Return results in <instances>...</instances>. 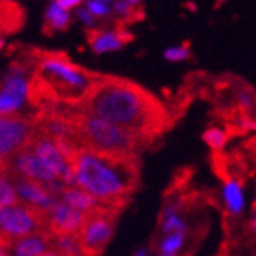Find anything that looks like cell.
Wrapping results in <instances>:
<instances>
[{
	"mask_svg": "<svg viewBox=\"0 0 256 256\" xmlns=\"http://www.w3.org/2000/svg\"><path fill=\"white\" fill-rule=\"evenodd\" d=\"M252 210H254V214H252V230L256 232V200H254V205H252Z\"/></svg>",
	"mask_w": 256,
	"mask_h": 256,
	"instance_id": "cell-28",
	"label": "cell"
},
{
	"mask_svg": "<svg viewBox=\"0 0 256 256\" xmlns=\"http://www.w3.org/2000/svg\"><path fill=\"white\" fill-rule=\"evenodd\" d=\"M42 256H59V254H57V252H55V251H48V252H46V254H42Z\"/></svg>",
	"mask_w": 256,
	"mask_h": 256,
	"instance_id": "cell-30",
	"label": "cell"
},
{
	"mask_svg": "<svg viewBox=\"0 0 256 256\" xmlns=\"http://www.w3.org/2000/svg\"><path fill=\"white\" fill-rule=\"evenodd\" d=\"M50 246L59 256H86L77 236H52Z\"/></svg>",
	"mask_w": 256,
	"mask_h": 256,
	"instance_id": "cell-19",
	"label": "cell"
},
{
	"mask_svg": "<svg viewBox=\"0 0 256 256\" xmlns=\"http://www.w3.org/2000/svg\"><path fill=\"white\" fill-rule=\"evenodd\" d=\"M224 200L225 205L232 214H240L244 210V192H242L240 183L234 178L225 176L224 183Z\"/></svg>",
	"mask_w": 256,
	"mask_h": 256,
	"instance_id": "cell-18",
	"label": "cell"
},
{
	"mask_svg": "<svg viewBox=\"0 0 256 256\" xmlns=\"http://www.w3.org/2000/svg\"><path fill=\"white\" fill-rule=\"evenodd\" d=\"M188 57H190V46H188V42L165 50V59L170 60V62H180V60H185Z\"/></svg>",
	"mask_w": 256,
	"mask_h": 256,
	"instance_id": "cell-25",
	"label": "cell"
},
{
	"mask_svg": "<svg viewBox=\"0 0 256 256\" xmlns=\"http://www.w3.org/2000/svg\"><path fill=\"white\" fill-rule=\"evenodd\" d=\"M88 214L74 210L62 202H57L44 214V232H48L50 236H77Z\"/></svg>",
	"mask_w": 256,
	"mask_h": 256,
	"instance_id": "cell-10",
	"label": "cell"
},
{
	"mask_svg": "<svg viewBox=\"0 0 256 256\" xmlns=\"http://www.w3.org/2000/svg\"><path fill=\"white\" fill-rule=\"evenodd\" d=\"M134 40V35L121 26H114L110 30H90L88 32V44L94 54H106L116 52Z\"/></svg>",
	"mask_w": 256,
	"mask_h": 256,
	"instance_id": "cell-12",
	"label": "cell"
},
{
	"mask_svg": "<svg viewBox=\"0 0 256 256\" xmlns=\"http://www.w3.org/2000/svg\"><path fill=\"white\" fill-rule=\"evenodd\" d=\"M134 256H146V247H143V249H141V251L139 252H136V254Z\"/></svg>",
	"mask_w": 256,
	"mask_h": 256,
	"instance_id": "cell-29",
	"label": "cell"
},
{
	"mask_svg": "<svg viewBox=\"0 0 256 256\" xmlns=\"http://www.w3.org/2000/svg\"><path fill=\"white\" fill-rule=\"evenodd\" d=\"M55 4L59 6V8H62L64 11H70V10H77V8H80V2L79 0H55Z\"/></svg>",
	"mask_w": 256,
	"mask_h": 256,
	"instance_id": "cell-27",
	"label": "cell"
},
{
	"mask_svg": "<svg viewBox=\"0 0 256 256\" xmlns=\"http://www.w3.org/2000/svg\"><path fill=\"white\" fill-rule=\"evenodd\" d=\"M160 225H161V230H163V232H166V234L185 232V229H187L185 220H183V216L180 214V210H178V207L174 205V203H168V205H165L163 212H161Z\"/></svg>",
	"mask_w": 256,
	"mask_h": 256,
	"instance_id": "cell-17",
	"label": "cell"
},
{
	"mask_svg": "<svg viewBox=\"0 0 256 256\" xmlns=\"http://www.w3.org/2000/svg\"><path fill=\"white\" fill-rule=\"evenodd\" d=\"M203 141L210 146L212 150L220 152V150L225 148V143H227V134L222 130V128H208L203 132Z\"/></svg>",
	"mask_w": 256,
	"mask_h": 256,
	"instance_id": "cell-23",
	"label": "cell"
},
{
	"mask_svg": "<svg viewBox=\"0 0 256 256\" xmlns=\"http://www.w3.org/2000/svg\"><path fill=\"white\" fill-rule=\"evenodd\" d=\"M18 202V196H16L15 185L10 178L2 174V180H0V208H8L16 205Z\"/></svg>",
	"mask_w": 256,
	"mask_h": 256,
	"instance_id": "cell-21",
	"label": "cell"
},
{
	"mask_svg": "<svg viewBox=\"0 0 256 256\" xmlns=\"http://www.w3.org/2000/svg\"><path fill=\"white\" fill-rule=\"evenodd\" d=\"M62 110L72 118L75 130L77 148H88L94 152L110 156H138L143 141L134 134L116 124L84 114L77 106H64Z\"/></svg>",
	"mask_w": 256,
	"mask_h": 256,
	"instance_id": "cell-4",
	"label": "cell"
},
{
	"mask_svg": "<svg viewBox=\"0 0 256 256\" xmlns=\"http://www.w3.org/2000/svg\"><path fill=\"white\" fill-rule=\"evenodd\" d=\"M72 165L77 187L92 194L104 207L123 210L138 188V156H110L77 148Z\"/></svg>",
	"mask_w": 256,
	"mask_h": 256,
	"instance_id": "cell-2",
	"label": "cell"
},
{
	"mask_svg": "<svg viewBox=\"0 0 256 256\" xmlns=\"http://www.w3.org/2000/svg\"><path fill=\"white\" fill-rule=\"evenodd\" d=\"M8 176V174H6ZM13 182L15 185V190H16V196L20 200V203H26L30 207L37 208L38 212L46 214L50 208L54 207L55 203L59 202V198L54 196L48 188L40 185L37 182H32V180H26V178H20V176H8Z\"/></svg>",
	"mask_w": 256,
	"mask_h": 256,
	"instance_id": "cell-11",
	"label": "cell"
},
{
	"mask_svg": "<svg viewBox=\"0 0 256 256\" xmlns=\"http://www.w3.org/2000/svg\"><path fill=\"white\" fill-rule=\"evenodd\" d=\"M161 256H172V254H161Z\"/></svg>",
	"mask_w": 256,
	"mask_h": 256,
	"instance_id": "cell-31",
	"label": "cell"
},
{
	"mask_svg": "<svg viewBox=\"0 0 256 256\" xmlns=\"http://www.w3.org/2000/svg\"><path fill=\"white\" fill-rule=\"evenodd\" d=\"M32 77L64 106H79L90 96L101 74L80 68L64 54L33 52Z\"/></svg>",
	"mask_w": 256,
	"mask_h": 256,
	"instance_id": "cell-3",
	"label": "cell"
},
{
	"mask_svg": "<svg viewBox=\"0 0 256 256\" xmlns=\"http://www.w3.org/2000/svg\"><path fill=\"white\" fill-rule=\"evenodd\" d=\"M37 136L35 121L32 116H8L0 119V158L2 163L32 146Z\"/></svg>",
	"mask_w": 256,
	"mask_h": 256,
	"instance_id": "cell-9",
	"label": "cell"
},
{
	"mask_svg": "<svg viewBox=\"0 0 256 256\" xmlns=\"http://www.w3.org/2000/svg\"><path fill=\"white\" fill-rule=\"evenodd\" d=\"M59 202H62L64 205H68L74 210H79L82 214H92L96 212L99 207H102V203H99L92 194H88L80 187H66L59 196Z\"/></svg>",
	"mask_w": 256,
	"mask_h": 256,
	"instance_id": "cell-13",
	"label": "cell"
},
{
	"mask_svg": "<svg viewBox=\"0 0 256 256\" xmlns=\"http://www.w3.org/2000/svg\"><path fill=\"white\" fill-rule=\"evenodd\" d=\"M72 16L68 11H64L62 8L55 4V0L48 6L46 15H44V33H55V32H64L70 26Z\"/></svg>",
	"mask_w": 256,
	"mask_h": 256,
	"instance_id": "cell-16",
	"label": "cell"
},
{
	"mask_svg": "<svg viewBox=\"0 0 256 256\" xmlns=\"http://www.w3.org/2000/svg\"><path fill=\"white\" fill-rule=\"evenodd\" d=\"M0 232H2V249H8L26 236L44 232V216L37 208L30 207L26 203H16L13 207L0 208Z\"/></svg>",
	"mask_w": 256,
	"mask_h": 256,
	"instance_id": "cell-6",
	"label": "cell"
},
{
	"mask_svg": "<svg viewBox=\"0 0 256 256\" xmlns=\"http://www.w3.org/2000/svg\"><path fill=\"white\" fill-rule=\"evenodd\" d=\"M75 15H77V18H79L84 26H88L90 30H96V22H97V18L94 15H92L90 11L86 10L84 6H80V8H77L75 10Z\"/></svg>",
	"mask_w": 256,
	"mask_h": 256,
	"instance_id": "cell-26",
	"label": "cell"
},
{
	"mask_svg": "<svg viewBox=\"0 0 256 256\" xmlns=\"http://www.w3.org/2000/svg\"><path fill=\"white\" fill-rule=\"evenodd\" d=\"M30 70L33 72V62L15 60L8 66L2 79L0 90V116H16L24 104L30 101Z\"/></svg>",
	"mask_w": 256,
	"mask_h": 256,
	"instance_id": "cell-7",
	"label": "cell"
},
{
	"mask_svg": "<svg viewBox=\"0 0 256 256\" xmlns=\"http://www.w3.org/2000/svg\"><path fill=\"white\" fill-rule=\"evenodd\" d=\"M144 16L143 2L138 0H118L114 2V18L116 26L124 28L130 22H138Z\"/></svg>",
	"mask_w": 256,
	"mask_h": 256,
	"instance_id": "cell-15",
	"label": "cell"
},
{
	"mask_svg": "<svg viewBox=\"0 0 256 256\" xmlns=\"http://www.w3.org/2000/svg\"><path fill=\"white\" fill-rule=\"evenodd\" d=\"M2 174L20 176V178H26V180H32V182H37L40 185H44V187L57 198L66 188V185L60 182L59 176L46 165V161L32 146H28V148L15 154L13 158L6 160L2 163Z\"/></svg>",
	"mask_w": 256,
	"mask_h": 256,
	"instance_id": "cell-5",
	"label": "cell"
},
{
	"mask_svg": "<svg viewBox=\"0 0 256 256\" xmlns=\"http://www.w3.org/2000/svg\"><path fill=\"white\" fill-rule=\"evenodd\" d=\"M79 110L134 134L144 144L160 138L170 126L172 118L163 102L128 79L101 75Z\"/></svg>",
	"mask_w": 256,
	"mask_h": 256,
	"instance_id": "cell-1",
	"label": "cell"
},
{
	"mask_svg": "<svg viewBox=\"0 0 256 256\" xmlns=\"http://www.w3.org/2000/svg\"><path fill=\"white\" fill-rule=\"evenodd\" d=\"M84 8L96 18H104V16L114 15V4L104 2V0H88V2H84Z\"/></svg>",
	"mask_w": 256,
	"mask_h": 256,
	"instance_id": "cell-24",
	"label": "cell"
},
{
	"mask_svg": "<svg viewBox=\"0 0 256 256\" xmlns=\"http://www.w3.org/2000/svg\"><path fill=\"white\" fill-rule=\"evenodd\" d=\"M121 210L110 207H99L96 212L88 214L80 232L77 234L80 247L86 256H101L108 242L112 240L114 229L118 224V216Z\"/></svg>",
	"mask_w": 256,
	"mask_h": 256,
	"instance_id": "cell-8",
	"label": "cell"
},
{
	"mask_svg": "<svg viewBox=\"0 0 256 256\" xmlns=\"http://www.w3.org/2000/svg\"><path fill=\"white\" fill-rule=\"evenodd\" d=\"M22 26V10L16 4L4 2L2 4V32H16Z\"/></svg>",
	"mask_w": 256,
	"mask_h": 256,
	"instance_id": "cell-20",
	"label": "cell"
},
{
	"mask_svg": "<svg viewBox=\"0 0 256 256\" xmlns=\"http://www.w3.org/2000/svg\"><path fill=\"white\" fill-rule=\"evenodd\" d=\"M183 242H185V232H174V234H166L160 244L161 254H172L176 256V252L182 249Z\"/></svg>",
	"mask_w": 256,
	"mask_h": 256,
	"instance_id": "cell-22",
	"label": "cell"
},
{
	"mask_svg": "<svg viewBox=\"0 0 256 256\" xmlns=\"http://www.w3.org/2000/svg\"><path fill=\"white\" fill-rule=\"evenodd\" d=\"M50 238L52 236L48 232H37V234L26 236V238L15 242L13 246L8 247V251L11 249L13 254H20V256H42L48 252Z\"/></svg>",
	"mask_w": 256,
	"mask_h": 256,
	"instance_id": "cell-14",
	"label": "cell"
}]
</instances>
